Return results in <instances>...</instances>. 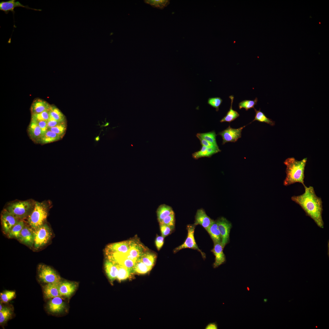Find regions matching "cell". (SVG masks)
<instances>
[{
  "label": "cell",
  "instance_id": "obj_22",
  "mask_svg": "<svg viewBox=\"0 0 329 329\" xmlns=\"http://www.w3.org/2000/svg\"><path fill=\"white\" fill-rule=\"evenodd\" d=\"M28 133L30 139L35 142L44 132L34 121L31 119L28 127Z\"/></svg>",
  "mask_w": 329,
  "mask_h": 329
},
{
  "label": "cell",
  "instance_id": "obj_14",
  "mask_svg": "<svg viewBox=\"0 0 329 329\" xmlns=\"http://www.w3.org/2000/svg\"><path fill=\"white\" fill-rule=\"evenodd\" d=\"M132 241H126L109 244L105 248V254L114 253H127L130 248Z\"/></svg>",
  "mask_w": 329,
  "mask_h": 329
},
{
  "label": "cell",
  "instance_id": "obj_21",
  "mask_svg": "<svg viewBox=\"0 0 329 329\" xmlns=\"http://www.w3.org/2000/svg\"><path fill=\"white\" fill-rule=\"evenodd\" d=\"M62 138L61 136L50 130H47L35 142L45 144L57 141Z\"/></svg>",
  "mask_w": 329,
  "mask_h": 329
},
{
  "label": "cell",
  "instance_id": "obj_48",
  "mask_svg": "<svg viewBox=\"0 0 329 329\" xmlns=\"http://www.w3.org/2000/svg\"><path fill=\"white\" fill-rule=\"evenodd\" d=\"M63 122H59L52 119H49L47 121L48 128L56 126Z\"/></svg>",
  "mask_w": 329,
  "mask_h": 329
},
{
  "label": "cell",
  "instance_id": "obj_28",
  "mask_svg": "<svg viewBox=\"0 0 329 329\" xmlns=\"http://www.w3.org/2000/svg\"><path fill=\"white\" fill-rule=\"evenodd\" d=\"M157 258L156 254L152 252H144L139 258L145 264L152 269L155 262Z\"/></svg>",
  "mask_w": 329,
  "mask_h": 329
},
{
  "label": "cell",
  "instance_id": "obj_3",
  "mask_svg": "<svg viewBox=\"0 0 329 329\" xmlns=\"http://www.w3.org/2000/svg\"><path fill=\"white\" fill-rule=\"evenodd\" d=\"M48 207L43 202H36L28 216V222L35 230L44 224L48 214Z\"/></svg>",
  "mask_w": 329,
  "mask_h": 329
},
{
  "label": "cell",
  "instance_id": "obj_27",
  "mask_svg": "<svg viewBox=\"0 0 329 329\" xmlns=\"http://www.w3.org/2000/svg\"><path fill=\"white\" fill-rule=\"evenodd\" d=\"M229 98L231 100L230 107L226 115L220 121L221 122H227L230 123L239 116V114L238 112L232 109V106L234 99V96L231 95L229 96Z\"/></svg>",
  "mask_w": 329,
  "mask_h": 329
},
{
  "label": "cell",
  "instance_id": "obj_35",
  "mask_svg": "<svg viewBox=\"0 0 329 329\" xmlns=\"http://www.w3.org/2000/svg\"><path fill=\"white\" fill-rule=\"evenodd\" d=\"M144 2L150 5L154 8L163 9L169 3L168 0H145Z\"/></svg>",
  "mask_w": 329,
  "mask_h": 329
},
{
  "label": "cell",
  "instance_id": "obj_19",
  "mask_svg": "<svg viewBox=\"0 0 329 329\" xmlns=\"http://www.w3.org/2000/svg\"><path fill=\"white\" fill-rule=\"evenodd\" d=\"M59 283L46 284L43 287L44 296L47 299H51L57 296H61L59 291Z\"/></svg>",
  "mask_w": 329,
  "mask_h": 329
},
{
  "label": "cell",
  "instance_id": "obj_43",
  "mask_svg": "<svg viewBox=\"0 0 329 329\" xmlns=\"http://www.w3.org/2000/svg\"><path fill=\"white\" fill-rule=\"evenodd\" d=\"M49 119V110L39 113L31 114V119L48 121Z\"/></svg>",
  "mask_w": 329,
  "mask_h": 329
},
{
  "label": "cell",
  "instance_id": "obj_36",
  "mask_svg": "<svg viewBox=\"0 0 329 329\" xmlns=\"http://www.w3.org/2000/svg\"><path fill=\"white\" fill-rule=\"evenodd\" d=\"M151 268L145 264L142 261L138 259L136 262L134 268V272L139 274H145L151 270Z\"/></svg>",
  "mask_w": 329,
  "mask_h": 329
},
{
  "label": "cell",
  "instance_id": "obj_46",
  "mask_svg": "<svg viewBox=\"0 0 329 329\" xmlns=\"http://www.w3.org/2000/svg\"><path fill=\"white\" fill-rule=\"evenodd\" d=\"M31 119L34 121L41 129L44 132H45L47 130V121L32 119Z\"/></svg>",
  "mask_w": 329,
  "mask_h": 329
},
{
  "label": "cell",
  "instance_id": "obj_42",
  "mask_svg": "<svg viewBox=\"0 0 329 329\" xmlns=\"http://www.w3.org/2000/svg\"><path fill=\"white\" fill-rule=\"evenodd\" d=\"M159 223V224L165 225L174 229L175 227V218L174 214H171L166 217Z\"/></svg>",
  "mask_w": 329,
  "mask_h": 329
},
{
  "label": "cell",
  "instance_id": "obj_47",
  "mask_svg": "<svg viewBox=\"0 0 329 329\" xmlns=\"http://www.w3.org/2000/svg\"><path fill=\"white\" fill-rule=\"evenodd\" d=\"M155 245L158 250L163 246L164 243V237L162 236H157L155 240Z\"/></svg>",
  "mask_w": 329,
  "mask_h": 329
},
{
  "label": "cell",
  "instance_id": "obj_34",
  "mask_svg": "<svg viewBox=\"0 0 329 329\" xmlns=\"http://www.w3.org/2000/svg\"><path fill=\"white\" fill-rule=\"evenodd\" d=\"M115 264H116L118 269L116 279L119 281H121L128 278L130 274L132 273L131 271L125 267L116 263Z\"/></svg>",
  "mask_w": 329,
  "mask_h": 329
},
{
  "label": "cell",
  "instance_id": "obj_32",
  "mask_svg": "<svg viewBox=\"0 0 329 329\" xmlns=\"http://www.w3.org/2000/svg\"><path fill=\"white\" fill-rule=\"evenodd\" d=\"M254 109L255 112V115L254 119L251 122L255 121H257L260 122L267 123L271 126H274L275 125V122L267 118L264 114L261 111L260 109L258 110H256L255 108Z\"/></svg>",
  "mask_w": 329,
  "mask_h": 329
},
{
  "label": "cell",
  "instance_id": "obj_38",
  "mask_svg": "<svg viewBox=\"0 0 329 329\" xmlns=\"http://www.w3.org/2000/svg\"><path fill=\"white\" fill-rule=\"evenodd\" d=\"M258 101L257 97L253 100H244L242 101L239 104V108L240 109L244 108L246 111H248L249 109L251 108H254V106L256 105Z\"/></svg>",
  "mask_w": 329,
  "mask_h": 329
},
{
  "label": "cell",
  "instance_id": "obj_1",
  "mask_svg": "<svg viewBox=\"0 0 329 329\" xmlns=\"http://www.w3.org/2000/svg\"><path fill=\"white\" fill-rule=\"evenodd\" d=\"M305 192L298 196H293L291 200L299 205L306 215L311 218L320 228H323L324 222L322 216L323 211L321 198L316 194L312 186H304Z\"/></svg>",
  "mask_w": 329,
  "mask_h": 329
},
{
  "label": "cell",
  "instance_id": "obj_15",
  "mask_svg": "<svg viewBox=\"0 0 329 329\" xmlns=\"http://www.w3.org/2000/svg\"><path fill=\"white\" fill-rule=\"evenodd\" d=\"M77 285L75 282L67 281H61L59 285V291L61 296L69 297L76 289Z\"/></svg>",
  "mask_w": 329,
  "mask_h": 329
},
{
  "label": "cell",
  "instance_id": "obj_30",
  "mask_svg": "<svg viewBox=\"0 0 329 329\" xmlns=\"http://www.w3.org/2000/svg\"><path fill=\"white\" fill-rule=\"evenodd\" d=\"M25 225L23 221L19 220L8 233V236L10 238L19 239L20 232Z\"/></svg>",
  "mask_w": 329,
  "mask_h": 329
},
{
  "label": "cell",
  "instance_id": "obj_44",
  "mask_svg": "<svg viewBox=\"0 0 329 329\" xmlns=\"http://www.w3.org/2000/svg\"><path fill=\"white\" fill-rule=\"evenodd\" d=\"M161 236L164 238L170 235L174 229L168 226L159 224Z\"/></svg>",
  "mask_w": 329,
  "mask_h": 329
},
{
  "label": "cell",
  "instance_id": "obj_24",
  "mask_svg": "<svg viewBox=\"0 0 329 329\" xmlns=\"http://www.w3.org/2000/svg\"><path fill=\"white\" fill-rule=\"evenodd\" d=\"M214 243L221 242V236L216 221L213 222L207 230Z\"/></svg>",
  "mask_w": 329,
  "mask_h": 329
},
{
  "label": "cell",
  "instance_id": "obj_8",
  "mask_svg": "<svg viewBox=\"0 0 329 329\" xmlns=\"http://www.w3.org/2000/svg\"><path fill=\"white\" fill-rule=\"evenodd\" d=\"M107 259L112 262L125 267L132 272H134V268L136 261L126 258V253H106Z\"/></svg>",
  "mask_w": 329,
  "mask_h": 329
},
{
  "label": "cell",
  "instance_id": "obj_4",
  "mask_svg": "<svg viewBox=\"0 0 329 329\" xmlns=\"http://www.w3.org/2000/svg\"><path fill=\"white\" fill-rule=\"evenodd\" d=\"M37 275L39 280L46 283H59L61 281L60 275L50 266L40 264L37 267Z\"/></svg>",
  "mask_w": 329,
  "mask_h": 329
},
{
  "label": "cell",
  "instance_id": "obj_51",
  "mask_svg": "<svg viewBox=\"0 0 329 329\" xmlns=\"http://www.w3.org/2000/svg\"><path fill=\"white\" fill-rule=\"evenodd\" d=\"M267 300L266 299H265L264 300H265V301H266H266H267Z\"/></svg>",
  "mask_w": 329,
  "mask_h": 329
},
{
  "label": "cell",
  "instance_id": "obj_41",
  "mask_svg": "<svg viewBox=\"0 0 329 329\" xmlns=\"http://www.w3.org/2000/svg\"><path fill=\"white\" fill-rule=\"evenodd\" d=\"M222 101V100L220 97H210L208 99L207 103L211 107L215 108L216 111H218Z\"/></svg>",
  "mask_w": 329,
  "mask_h": 329
},
{
  "label": "cell",
  "instance_id": "obj_9",
  "mask_svg": "<svg viewBox=\"0 0 329 329\" xmlns=\"http://www.w3.org/2000/svg\"><path fill=\"white\" fill-rule=\"evenodd\" d=\"M246 126L238 129L233 128L230 126L225 129L219 132L218 135L222 139V144L228 142H235L241 138L242 132Z\"/></svg>",
  "mask_w": 329,
  "mask_h": 329
},
{
  "label": "cell",
  "instance_id": "obj_17",
  "mask_svg": "<svg viewBox=\"0 0 329 329\" xmlns=\"http://www.w3.org/2000/svg\"><path fill=\"white\" fill-rule=\"evenodd\" d=\"M224 247L221 242L214 243L213 248L211 250L215 256V261L213 267L216 268L225 263L226 258L223 252Z\"/></svg>",
  "mask_w": 329,
  "mask_h": 329
},
{
  "label": "cell",
  "instance_id": "obj_37",
  "mask_svg": "<svg viewBox=\"0 0 329 329\" xmlns=\"http://www.w3.org/2000/svg\"><path fill=\"white\" fill-rule=\"evenodd\" d=\"M67 127L66 122L65 121L62 122L56 126L48 128L47 129L63 137L65 134Z\"/></svg>",
  "mask_w": 329,
  "mask_h": 329
},
{
  "label": "cell",
  "instance_id": "obj_13",
  "mask_svg": "<svg viewBox=\"0 0 329 329\" xmlns=\"http://www.w3.org/2000/svg\"><path fill=\"white\" fill-rule=\"evenodd\" d=\"M17 7L24 8L27 9L35 11H42V10L41 9L31 8L28 5H24L19 2L16 1L15 0H10L6 1H2L0 2V10L3 11L6 14H8L9 11L12 12L13 14L14 17L15 13L14 9L15 8Z\"/></svg>",
  "mask_w": 329,
  "mask_h": 329
},
{
  "label": "cell",
  "instance_id": "obj_23",
  "mask_svg": "<svg viewBox=\"0 0 329 329\" xmlns=\"http://www.w3.org/2000/svg\"><path fill=\"white\" fill-rule=\"evenodd\" d=\"M104 268L107 277L113 281L117 278L118 269L116 264L107 259L104 264Z\"/></svg>",
  "mask_w": 329,
  "mask_h": 329
},
{
  "label": "cell",
  "instance_id": "obj_20",
  "mask_svg": "<svg viewBox=\"0 0 329 329\" xmlns=\"http://www.w3.org/2000/svg\"><path fill=\"white\" fill-rule=\"evenodd\" d=\"M51 104L46 101L40 99H35L33 101L30 107L31 114L40 113L49 110Z\"/></svg>",
  "mask_w": 329,
  "mask_h": 329
},
{
  "label": "cell",
  "instance_id": "obj_6",
  "mask_svg": "<svg viewBox=\"0 0 329 329\" xmlns=\"http://www.w3.org/2000/svg\"><path fill=\"white\" fill-rule=\"evenodd\" d=\"M52 235L51 229L45 223L34 230V249H37L47 244L50 240Z\"/></svg>",
  "mask_w": 329,
  "mask_h": 329
},
{
  "label": "cell",
  "instance_id": "obj_40",
  "mask_svg": "<svg viewBox=\"0 0 329 329\" xmlns=\"http://www.w3.org/2000/svg\"><path fill=\"white\" fill-rule=\"evenodd\" d=\"M16 296V292L13 291L5 290L0 294V299L4 303H7Z\"/></svg>",
  "mask_w": 329,
  "mask_h": 329
},
{
  "label": "cell",
  "instance_id": "obj_2",
  "mask_svg": "<svg viewBox=\"0 0 329 329\" xmlns=\"http://www.w3.org/2000/svg\"><path fill=\"white\" fill-rule=\"evenodd\" d=\"M307 161V158L298 161L294 157H289L285 160L284 163L286 166V175L283 182L284 186H287L296 182L302 184L304 187L305 186L304 171Z\"/></svg>",
  "mask_w": 329,
  "mask_h": 329
},
{
  "label": "cell",
  "instance_id": "obj_45",
  "mask_svg": "<svg viewBox=\"0 0 329 329\" xmlns=\"http://www.w3.org/2000/svg\"><path fill=\"white\" fill-rule=\"evenodd\" d=\"M196 136L197 138H198V139L200 140V143L202 146H203L213 148L214 149L218 150H219L220 151H221V150L219 148H217L215 146L211 144V143H210L203 138L201 137L200 136L196 135Z\"/></svg>",
  "mask_w": 329,
  "mask_h": 329
},
{
  "label": "cell",
  "instance_id": "obj_5",
  "mask_svg": "<svg viewBox=\"0 0 329 329\" xmlns=\"http://www.w3.org/2000/svg\"><path fill=\"white\" fill-rule=\"evenodd\" d=\"M32 206L29 201H19L10 204L7 210L18 219H23L28 216Z\"/></svg>",
  "mask_w": 329,
  "mask_h": 329
},
{
  "label": "cell",
  "instance_id": "obj_39",
  "mask_svg": "<svg viewBox=\"0 0 329 329\" xmlns=\"http://www.w3.org/2000/svg\"><path fill=\"white\" fill-rule=\"evenodd\" d=\"M207 147L202 146L200 150L192 154V157L195 159H198L204 157H209L212 155L209 151Z\"/></svg>",
  "mask_w": 329,
  "mask_h": 329
},
{
  "label": "cell",
  "instance_id": "obj_11",
  "mask_svg": "<svg viewBox=\"0 0 329 329\" xmlns=\"http://www.w3.org/2000/svg\"><path fill=\"white\" fill-rule=\"evenodd\" d=\"M66 305L61 296H57L50 299L48 302L47 308L50 313H60L66 309Z\"/></svg>",
  "mask_w": 329,
  "mask_h": 329
},
{
  "label": "cell",
  "instance_id": "obj_16",
  "mask_svg": "<svg viewBox=\"0 0 329 329\" xmlns=\"http://www.w3.org/2000/svg\"><path fill=\"white\" fill-rule=\"evenodd\" d=\"M34 230L25 225L20 232L19 240L25 245L32 246L34 245Z\"/></svg>",
  "mask_w": 329,
  "mask_h": 329
},
{
  "label": "cell",
  "instance_id": "obj_18",
  "mask_svg": "<svg viewBox=\"0 0 329 329\" xmlns=\"http://www.w3.org/2000/svg\"><path fill=\"white\" fill-rule=\"evenodd\" d=\"M213 221L207 215L203 209H200L197 210L194 224L195 225H200L207 230Z\"/></svg>",
  "mask_w": 329,
  "mask_h": 329
},
{
  "label": "cell",
  "instance_id": "obj_7",
  "mask_svg": "<svg viewBox=\"0 0 329 329\" xmlns=\"http://www.w3.org/2000/svg\"><path fill=\"white\" fill-rule=\"evenodd\" d=\"M195 226L194 224L189 225H187L188 234L187 238L182 244L176 247L174 250L173 252L174 253H176L179 250L183 249L190 248L198 251L200 253L203 258V259L205 258V254L199 249L194 238V232Z\"/></svg>",
  "mask_w": 329,
  "mask_h": 329
},
{
  "label": "cell",
  "instance_id": "obj_33",
  "mask_svg": "<svg viewBox=\"0 0 329 329\" xmlns=\"http://www.w3.org/2000/svg\"><path fill=\"white\" fill-rule=\"evenodd\" d=\"M196 135L203 138L217 148H219L216 140L217 135L214 131L205 133H197Z\"/></svg>",
  "mask_w": 329,
  "mask_h": 329
},
{
  "label": "cell",
  "instance_id": "obj_31",
  "mask_svg": "<svg viewBox=\"0 0 329 329\" xmlns=\"http://www.w3.org/2000/svg\"><path fill=\"white\" fill-rule=\"evenodd\" d=\"M13 310L9 306H3L0 310V324H2L5 323L11 317Z\"/></svg>",
  "mask_w": 329,
  "mask_h": 329
},
{
  "label": "cell",
  "instance_id": "obj_49",
  "mask_svg": "<svg viewBox=\"0 0 329 329\" xmlns=\"http://www.w3.org/2000/svg\"><path fill=\"white\" fill-rule=\"evenodd\" d=\"M218 328V325L216 323H211L208 324L205 329H217Z\"/></svg>",
  "mask_w": 329,
  "mask_h": 329
},
{
  "label": "cell",
  "instance_id": "obj_29",
  "mask_svg": "<svg viewBox=\"0 0 329 329\" xmlns=\"http://www.w3.org/2000/svg\"><path fill=\"white\" fill-rule=\"evenodd\" d=\"M49 119L59 122L66 121L65 117L62 113L56 107L51 105L49 110Z\"/></svg>",
  "mask_w": 329,
  "mask_h": 329
},
{
  "label": "cell",
  "instance_id": "obj_26",
  "mask_svg": "<svg viewBox=\"0 0 329 329\" xmlns=\"http://www.w3.org/2000/svg\"><path fill=\"white\" fill-rule=\"evenodd\" d=\"M157 213L159 223L166 217L174 214L172 208L170 206L164 204L161 205L158 207Z\"/></svg>",
  "mask_w": 329,
  "mask_h": 329
},
{
  "label": "cell",
  "instance_id": "obj_10",
  "mask_svg": "<svg viewBox=\"0 0 329 329\" xmlns=\"http://www.w3.org/2000/svg\"><path fill=\"white\" fill-rule=\"evenodd\" d=\"M221 236V243L224 247L229 240V233L232 227L231 223L224 217L216 221Z\"/></svg>",
  "mask_w": 329,
  "mask_h": 329
},
{
  "label": "cell",
  "instance_id": "obj_25",
  "mask_svg": "<svg viewBox=\"0 0 329 329\" xmlns=\"http://www.w3.org/2000/svg\"><path fill=\"white\" fill-rule=\"evenodd\" d=\"M144 250L143 247L141 245L132 241L130 248L127 253L137 260L145 252Z\"/></svg>",
  "mask_w": 329,
  "mask_h": 329
},
{
  "label": "cell",
  "instance_id": "obj_50",
  "mask_svg": "<svg viewBox=\"0 0 329 329\" xmlns=\"http://www.w3.org/2000/svg\"><path fill=\"white\" fill-rule=\"evenodd\" d=\"M3 307L2 306V303H0V310H1L2 309V308H3Z\"/></svg>",
  "mask_w": 329,
  "mask_h": 329
},
{
  "label": "cell",
  "instance_id": "obj_12",
  "mask_svg": "<svg viewBox=\"0 0 329 329\" xmlns=\"http://www.w3.org/2000/svg\"><path fill=\"white\" fill-rule=\"evenodd\" d=\"M1 222L4 232L6 234L11 228L19 221L7 210H5L1 215Z\"/></svg>",
  "mask_w": 329,
  "mask_h": 329
}]
</instances>
